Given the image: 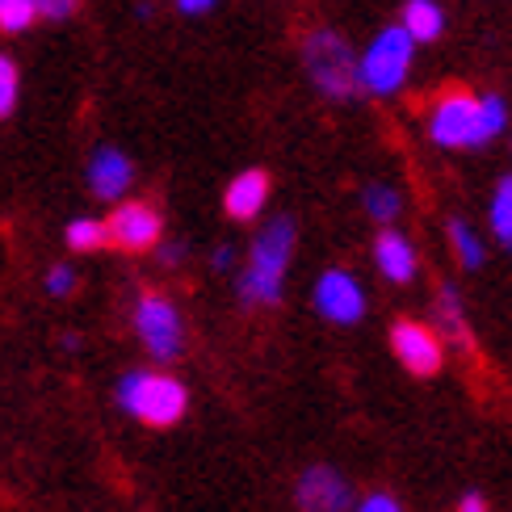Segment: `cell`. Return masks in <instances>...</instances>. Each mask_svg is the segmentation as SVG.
Segmentation results:
<instances>
[{"instance_id": "2e32d148", "label": "cell", "mask_w": 512, "mask_h": 512, "mask_svg": "<svg viewBox=\"0 0 512 512\" xmlns=\"http://www.w3.org/2000/svg\"><path fill=\"white\" fill-rule=\"evenodd\" d=\"M445 236H450V248H454L458 265H462L466 273L483 269V261H487V244H483V236H479V231L466 223L462 215H450V223H445Z\"/></svg>"}, {"instance_id": "5bb4252c", "label": "cell", "mask_w": 512, "mask_h": 512, "mask_svg": "<svg viewBox=\"0 0 512 512\" xmlns=\"http://www.w3.org/2000/svg\"><path fill=\"white\" fill-rule=\"evenodd\" d=\"M433 328L441 340H450L454 349H471V324H466V307L454 282H441L433 294Z\"/></svg>"}, {"instance_id": "cb8c5ba5", "label": "cell", "mask_w": 512, "mask_h": 512, "mask_svg": "<svg viewBox=\"0 0 512 512\" xmlns=\"http://www.w3.org/2000/svg\"><path fill=\"white\" fill-rule=\"evenodd\" d=\"M76 13V0H38V17L47 21H68Z\"/></svg>"}, {"instance_id": "d6986e66", "label": "cell", "mask_w": 512, "mask_h": 512, "mask_svg": "<svg viewBox=\"0 0 512 512\" xmlns=\"http://www.w3.org/2000/svg\"><path fill=\"white\" fill-rule=\"evenodd\" d=\"M63 240H68L72 252H97L110 244V236H105V223L101 219H72L68 231H63Z\"/></svg>"}, {"instance_id": "44dd1931", "label": "cell", "mask_w": 512, "mask_h": 512, "mask_svg": "<svg viewBox=\"0 0 512 512\" xmlns=\"http://www.w3.org/2000/svg\"><path fill=\"white\" fill-rule=\"evenodd\" d=\"M17 105V63L0 55V118H9Z\"/></svg>"}, {"instance_id": "ba28073f", "label": "cell", "mask_w": 512, "mask_h": 512, "mask_svg": "<svg viewBox=\"0 0 512 512\" xmlns=\"http://www.w3.org/2000/svg\"><path fill=\"white\" fill-rule=\"evenodd\" d=\"M391 353L399 357V366L416 378H433L445 366V340L437 336L433 324H424V319H395Z\"/></svg>"}, {"instance_id": "484cf974", "label": "cell", "mask_w": 512, "mask_h": 512, "mask_svg": "<svg viewBox=\"0 0 512 512\" xmlns=\"http://www.w3.org/2000/svg\"><path fill=\"white\" fill-rule=\"evenodd\" d=\"M210 265H215L219 273H231V269H236V248H215V252H210Z\"/></svg>"}, {"instance_id": "8fae6325", "label": "cell", "mask_w": 512, "mask_h": 512, "mask_svg": "<svg viewBox=\"0 0 512 512\" xmlns=\"http://www.w3.org/2000/svg\"><path fill=\"white\" fill-rule=\"evenodd\" d=\"M374 269L387 277L391 286H412L420 273V252L416 244L395 227H378L374 236Z\"/></svg>"}, {"instance_id": "ffe728a7", "label": "cell", "mask_w": 512, "mask_h": 512, "mask_svg": "<svg viewBox=\"0 0 512 512\" xmlns=\"http://www.w3.org/2000/svg\"><path fill=\"white\" fill-rule=\"evenodd\" d=\"M38 21V0H0V30L21 34Z\"/></svg>"}, {"instance_id": "5b68a950", "label": "cell", "mask_w": 512, "mask_h": 512, "mask_svg": "<svg viewBox=\"0 0 512 512\" xmlns=\"http://www.w3.org/2000/svg\"><path fill=\"white\" fill-rule=\"evenodd\" d=\"M118 408L126 416H135L147 429H173L189 408L185 382L160 370H126L118 378Z\"/></svg>"}, {"instance_id": "d4e9b609", "label": "cell", "mask_w": 512, "mask_h": 512, "mask_svg": "<svg viewBox=\"0 0 512 512\" xmlns=\"http://www.w3.org/2000/svg\"><path fill=\"white\" fill-rule=\"evenodd\" d=\"M454 512H492V504H487V496L483 492H466L462 500H458V508Z\"/></svg>"}, {"instance_id": "30bf717a", "label": "cell", "mask_w": 512, "mask_h": 512, "mask_svg": "<svg viewBox=\"0 0 512 512\" xmlns=\"http://www.w3.org/2000/svg\"><path fill=\"white\" fill-rule=\"evenodd\" d=\"M105 236L122 252H147L160 244L164 219H160V210L147 202H122V206H114V215L105 219Z\"/></svg>"}, {"instance_id": "8992f818", "label": "cell", "mask_w": 512, "mask_h": 512, "mask_svg": "<svg viewBox=\"0 0 512 512\" xmlns=\"http://www.w3.org/2000/svg\"><path fill=\"white\" fill-rule=\"evenodd\" d=\"M135 332L143 340L147 357L160 361V366H173V361L185 353V315H181V307L168 294H156V290L139 294V303H135Z\"/></svg>"}, {"instance_id": "7a4b0ae2", "label": "cell", "mask_w": 512, "mask_h": 512, "mask_svg": "<svg viewBox=\"0 0 512 512\" xmlns=\"http://www.w3.org/2000/svg\"><path fill=\"white\" fill-rule=\"evenodd\" d=\"M298 248V227L290 215L269 219L248 248V265L236 277V294L244 307H277L286 294V273Z\"/></svg>"}, {"instance_id": "4fadbf2b", "label": "cell", "mask_w": 512, "mask_h": 512, "mask_svg": "<svg viewBox=\"0 0 512 512\" xmlns=\"http://www.w3.org/2000/svg\"><path fill=\"white\" fill-rule=\"evenodd\" d=\"M131 181H135L131 156L118 152V147H97L93 160H89V189H93V198L122 202V194L131 189Z\"/></svg>"}, {"instance_id": "603a6c76", "label": "cell", "mask_w": 512, "mask_h": 512, "mask_svg": "<svg viewBox=\"0 0 512 512\" xmlns=\"http://www.w3.org/2000/svg\"><path fill=\"white\" fill-rule=\"evenodd\" d=\"M72 290H76V269H68V265H55V269L47 273V294L63 298V294H72Z\"/></svg>"}, {"instance_id": "4316f807", "label": "cell", "mask_w": 512, "mask_h": 512, "mask_svg": "<svg viewBox=\"0 0 512 512\" xmlns=\"http://www.w3.org/2000/svg\"><path fill=\"white\" fill-rule=\"evenodd\" d=\"M160 265H181L185 261V244H156Z\"/></svg>"}, {"instance_id": "3957f363", "label": "cell", "mask_w": 512, "mask_h": 512, "mask_svg": "<svg viewBox=\"0 0 512 512\" xmlns=\"http://www.w3.org/2000/svg\"><path fill=\"white\" fill-rule=\"evenodd\" d=\"M303 72L311 80V89L332 101V105H345L357 93V55L349 47V38L332 30V26H315L303 38Z\"/></svg>"}, {"instance_id": "83f0119b", "label": "cell", "mask_w": 512, "mask_h": 512, "mask_svg": "<svg viewBox=\"0 0 512 512\" xmlns=\"http://www.w3.org/2000/svg\"><path fill=\"white\" fill-rule=\"evenodd\" d=\"M219 0H177V9L185 13V17H202V13H210Z\"/></svg>"}, {"instance_id": "9c48e42d", "label": "cell", "mask_w": 512, "mask_h": 512, "mask_svg": "<svg viewBox=\"0 0 512 512\" xmlns=\"http://www.w3.org/2000/svg\"><path fill=\"white\" fill-rule=\"evenodd\" d=\"M353 483L336 466H307L294 483V504L303 512H353Z\"/></svg>"}, {"instance_id": "9a60e30c", "label": "cell", "mask_w": 512, "mask_h": 512, "mask_svg": "<svg viewBox=\"0 0 512 512\" xmlns=\"http://www.w3.org/2000/svg\"><path fill=\"white\" fill-rule=\"evenodd\" d=\"M399 26L416 38V47H429L445 34V9L437 0H403V17Z\"/></svg>"}, {"instance_id": "277c9868", "label": "cell", "mask_w": 512, "mask_h": 512, "mask_svg": "<svg viewBox=\"0 0 512 512\" xmlns=\"http://www.w3.org/2000/svg\"><path fill=\"white\" fill-rule=\"evenodd\" d=\"M412 59H416V38L395 21L382 26L370 47L357 55V93L361 97H399L403 84L412 76Z\"/></svg>"}, {"instance_id": "ac0fdd59", "label": "cell", "mask_w": 512, "mask_h": 512, "mask_svg": "<svg viewBox=\"0 0 512 512\" xmlns=\"http://www.w3.org/2000/svg\"><path fill=\"white\" fill-rule=\"evenodd\" d=\"M487 227H492V236L512 252V173H504L492 189V202H487Z\"/></svg>"}, {"instance_id": "7402d4cb", "label": "cell", "mask_w": 512, "mask_h": 512, "mask_svg": "<svg viewBox=\"0 0 512 512\" xmlns=\"http://www.w3.org/2000/svg\"><path fill=\"white\" fill-rule=\"evenodd\" d=\"M353 512H403V504L391 492H370V496L353 500Z\"/></svg>"}, {"instance_id": "e0dca14e", "label": "cell", "mask_w": 512, "mask_h": 512, "mask_svg": "<svg viewBox=\"0 0 512 512\" xmlns=\"http://www.w3.org/2000/svg\"><path fill=\"white\" fill-rule=\"evenodd\" d=\"M361 206H366V215L378 227H395V219L403 215V194L391 181H370L366 189H361Z\"/></svg>"}, {"instance_id": "6da1fadb", "label": "cell", "mask_w": 512, "mask_h": 512, "mask_svg": "<svg viewBox=\"0 0 512 512\" xmlns=\"http://www.w3.org/2000/svg\"><path fill=\"white\" fill-rule=\"evenodd\" d=\"M424 131L437 147L450 152H471V147H487L508 131V101L500 93H466L450 89L429 105Z\"/></svg>"}, {"instance_id": "52a82bcc", "label": "cell", "mask_w": 512, "mask_h": 512, "mask_svg": "<svg viewBox=\"0 0 512 512\" xmlns=\"http://www.w3.org/2000/svg\"><path fill=\"white\" fill-rule=\"evenodd\" d=\"M311 307H315L319 319H328V324L353 328V324H361V319H366L370 294H366V286H361L357 273L332 265V269H324V273L315 277V286H311Z\"/></svg>"}, {"instance_id": "7c38bea8", "label": "cell", "mask_w": 512, "mask_h": 512, "mask_svg": "<svg viewBox=\"0 0 512 512\" xmlns=\"http://www.w3.org/2000/svg\"><path fill=\"white\" fill-rule=\"evenodd\" d=\"M269 194H273V181H269L265 168H244V173H236V177H231V185L223 189L227 219L252 223L269 206Z\"/></svg>"}]
</instances>
